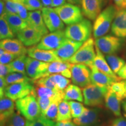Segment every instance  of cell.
Returning <instances> with one entry per match:
<instances>
[{
  "mask_svg": "<svg viewBox=\"0 0 126 126\" xmlns=\"http://www.w3.org/2000/svg\"><path fill=\"white\" fill-rule=\"evenodd\" d=\"M118 8L115 5H110L103 9L94 20L93 34L94 39L106 35L112 25Z\"/></svg>",
  "mask_w": 126,
  "mask_h": 126,
  "instance_id": "1",
  "label": "cell"
},
{
  "mask_svg": "<svg viewBox=\"0 0 126 126\" xmlns=\"http://www.w3.org/2000/svg\"><path fill=\"white\" fill-rule=\"evenodd\" d=\"M93 26L90 20L83 19L78 22L68 25L64 33L66 38L83 43L91 38Z\"/></svg>",
  "mask_w": 126,
  "mask_h": 126,
  "instance_id": "2",
  "label": "cell"
},
{
  "mask_svg": "<svg viewBox=\"0 0 126 126\" xmlns=\"http://www.w3.org/2000/svg\"><path fill=\"white\" fill-rule=\"evenodd\" d=\"M109 87H102L91 83L83 88V103L92 108H103L105 97Z\"/></svg>",
  "mask_w": 126,
  "mask_h": 126,
  "instance_id": "3",
  "label": "cell"
},
{
  "mask_svg": "<svg viewBox=\"0 0 126 126\" xmlns=\"http://www.w3.org/2000/svg\"><path fill=\"white\" fill-rule=\"evenodd\" d=\"M15 106L27 120H34L42 115L37 99L32 94L16 100Z\"/></svg>",
  "mask_w": 126,
  "mask_h": 126,
  "instance_id": "4",
  "label": "cell"
},
{
  "mask_svg": "<svg viewBox=\"0 0 126 126\" xmlns=\"http://www.w3.org/2000/svg\"><path fill=\"white\" fill-rule=\"evenodd\" d=\"M96 56L94 42L89 38L83 42L76 53L67 61L71 64H83L89 67L93 65V61Z\"/></svg>",
  "mask_w": 126,
  "mask_h": 126,
  "instance_id": "5",
  "label": "cell"
},
{
  "mask_svg": "<svg viewBox=\"0 0 126 126\" xmlns=\"http://www.w3.org/2000/svg\"><path fill=\"white\" fill-rule=\"evenodd\" d=\"M125 43L124 39L114 35H105L96 39L94 44L103 54H113L122 49Z\"/></svg>",
  "mask_w": 126,
  "mask_h": 126,
  "instance_id": "6",
  "label": "cell"
},
{
  "mask_svg": "<svg viewBox=\"0 0 126 126\" xmlns=\"http://www.w3.org/2000/svg\"><path fill=\"white\" fill-rule=\"evenodd\" d=\"M54 9L64 24L69 25L78 22L83 19L81 9L78 5L65 3Z\"/></svg>",
  "mask_w": 126,
  "mask_h": 126,
  "instance_id": "7",
  "label": "cell"
},
{
  "mask_svg": "<svg viewBox=\"0 0 126 126\" xmlns=\"http://www.w3.org/2000/svg\"><path fill=\"white\" fill-rule=\"evenodd\" d=\"M33 81L13 83L7 85L4 89L5 96L16 101L29 95L34 90Z\"/></svg>",
  "mask_w": 126,
  "mask_h": 126,
  "instance_id": "8",
  "label": "cell"
},
{
  "mask_svg": "<svg viewBox=\"0 0 126 126\" xmlns=\"http://www.w3.org/2000/svg\"><path fill=\"white\" fill-rule=\"evenodd\" d=\"M71 72V78L75 85L83 88L91 83V68L85 64H72Z\"/></svg>",
  "mask_w": 126,
  "mask_h": 126,
  "instance_id": "9",
  "label": "cell"
},
{
  "mask_svg": "<svg viewBox=\"0 0 126 126\" xmlns=\"http://www.w3.org/2000/svg\"><path fill=\"white\" fill-rule=\"evenodd\" d=\"M65 39V33L63 30L53 32L43 36L36 47L43 50H55L62 45Z\"/></svg>",
  "mask_w": 126,
  "mask_h": 126,
  "instance_id": "10",
  "label": "cell"
},
{
  "mask_svg": "<svg viewBox=\"0 0 126 126\" xmlns=\"http://www.w3.org/2000/svg\"><path fill=\"white\" fill-rule=\"evenodd\" d=\"M101 114L100 108H85L82 114L74 118L73 122L77 126H96L100 122Z\"/></svg>",
  "mask_w": 126,
  "mask_h": 126,
  "instance_id": "11",
  "label": "cell"
},
{
  "mask_svg": "<svg viewBox=\"0 0 126 126\" xmlns=\"http://www.w3.org/2000/svg\"><path fill=\"white\" fill-rule=\"evenodd\" d=\"M49 63L37 60L29 57L26 64V75L33 80L46 77Z\"/></svg>",
  "mask_w": 126,
  "mask_h": 126,
  "instance_id": "12",
  "label": "cell"
},
{
  "mask_svg": "<svg viewBox=\"0 0 126 126\" xmlns=\"http://www.w3.org/2000/svg\"><path fill=\"white\" fill-rule=\"evenodd\" d=\"M108 0H82L83 15L89 20H94L107 4Z\"/></svg>",
  "mask_w": 126,
  "mask_h": 126,
  "instance_id": "13",
  "label": "cell"
},
{
  "mask_svg": "<svg viewBox=\"0 0 126 126\" xmlns=\"http://www.w3.org/2000/svg\"><path fill=\"white\" fill-rule=\"evenodd\" d=\"M42 15L44 22L50 32L64 28V23L53 8L43 7L42 9Z\"/></svg>",
  "mask_w": 126,
  "mask_h": 126,
  "instance_id": "14",
  "label": "cell"
},
{
  "mask_svg": "<svg viewBox=\"0 0 126 126\" xmlns=\"http://www.w3.org/2000/svg\"><path fill=\"white\" fill-rule=\"evenodd\" d=\"M83 43L66 38L62 45L54 50L57 56L63 61H67L76 53Z\"/></svg>",
  "mask_w": 126,
  "mask_h": 126,
  "instance_id": "15",
  "label": "cell"
},
{
  "mask_svg": "<svg viewBox=\"0 0 126 126\" xmlns=\"http://www.w3.org/2000/svg\"><path fill=\"white\" fill-rule=\"evenodd\" d=\"M110 29L113 35L126 38V8L118 9Z\"/></svg>",
  "mask_w": 126,
  "mask_h": 126,
  "instance_id": "16",
  "label": "cell"
},
{
  "mask_svg": "<svg viewBox=\"0 0 126 126\" xmlns=\"http://www.w3.org/2000/svg\"><path fill=\"white\" fill-rule=\"evenodd\" d=\"M17 37L25 46L31 47L40 42L43 35L36 29L27 26L16 33Z\"/></svg>",
  "mask_w": 126,
  "mask_h": 126,
  "instance_id": "17",
  "label": "cell"
},
{
  "mask_svg": "<svg viewBox=\"0 0 126 126\" xmlns=\"http://www.w3.org/2000/svg\"><path fill=\"white\" fill-rule=\"evenodd\" d=\"M27 54L30 57L46 63L61 61L57 56L54 50H47L38 48L36 46L30 47L28 49Z\"/></svg>",
  "mask_w": 126,
  "mask_h": 126,
  "instance_id": "18",
  "label": "cell"
},
{
  "mask_svg": "<svg viewBox=\"0 0 126 126\" xmlns=\"http://www.w3.org/2000/svg\"><path fill=\"white\" fill-rule=\"evenodd\" d=\"M26 23L28 26L39 31L43 36L48 33V30L44 22L42 11L40 10L29 12L28 13V18Z\"/></svg>",
  "mask_w": 126,
  "mask_h": 126,
  "instance_id": "19",
  "label": "cell"
},
{
  "mask_svg": "<svg viewBox=\"0 0 126 126\" xmlns=\"http://www.w3.org/2000/svg\"><path fill=\"white\" fill-rule=\"evenodd\" d=\"M0 48L18 56L27 54L28 49L19 39H5L0 40Z\"/></svg>",
  "mask_w": 126,
  "mask_h": 126,
  "instance_id": "20",
  "label": "cell"
},
{
  "mask_svg": "<svg viewBox=\"0 0 126 126\" xmlns=\"http://www.w3.org/2000/svg\"><path fill=\"white\" fill-rule=\"evenodd\" d=\"M91 68V83L102 87H110L113 82L119 81L117 79L105 74L99 71L94 65L89 67Z\"/></svg>",
  "mask_w": 126,
  "mask_h": 126,
  "instance_id": "21",
  "label": "cell"
},
{
  "mask_svg": "<svg viewBox=\"0 0 126 126\" xmlns=\"http://www.w3.org/2000/svg\"><path fill=\"white\" fill-rule=\"evenodd\" d=\"M71 63L68 61H56L50 63L46 72V76L54 74H59L70 79L71 78Z\"/></svg>",
  "mask_w": 126,
  "mask_h": 126,
  "instance_id": "22",
  "label": "cell"
},
{
  "mask_svg": "<svg viewBox=\"0 0 126 126\" xmlns=\"http://www.w3.org/2000/svg\"><path fill=\"white\" fill-rule=\"evenodd\" d=\"M95 50L96 56L94 60V61H93V65L96 68L97 70L105 73V74L113 77V78L117 79V81H120L121 79L117 76L116 74L111 70V69L109 65L108 62H107L106 59H105V57L103 56V54L96 46Z\"/></svg>",
  "mask_w": 126,
  "mask_h": 126,
  "instance_id": "23",
  "label": "cell"
},
{
  "mask_svg": "<svg viewBox=\"0 0 126 126\" xmlns=\"http://www.w3.org/2000/svg\"><path fill=\"white\" fill-rule=\"evenodd\" d=\"M37 97H49L56 100H63L64 99V91H56L45 86L34 84V90L32 93Z\"/></svg>",
  "mask_w": 126,
  "mask_h": 126,
  "instance_id": "24",
  "label": "cell"
},
{
  "mask_svg": "<svg viewBox=\"0 0 126 126\" xmlns=\"http://www.w3.org/2000/svg\"><path fill=\"white\" fill-rule=\"evenodd\" d=\"M121 102L116 94L109 88L105 97V105L116 117H120L122 115L121 112Z\"/></svg>",
  "mask_w": 126,
  "mask_h": 126,
  "instance_id": "25",
  "label": "cell"
},
{
  "mask_svg": "<svg viewBox=\"0 0 126 126\" xmlns=\"http://www.w3.org/2000/svg\"><path fill=\"white\" fill-rule=\"evenodd\" d=\"M2 15L14 34H16L18 32L28 26L26 22L23 20L18 14L4 12Z\"/></svg>",
  "mask_w": 126,
  "mask_h": 126,
  "instance_id": "26",
  "label": "cell"
},
{
  "mask_svg": "<svg viewBox=\"0 0 126 126\" xmlns=\"http://www.w3.org/2000/svg\"><path fill=\"white\" fill-rule=\"evenodd\" d=\"M64 100H76L82 102L83 101L82 91L78 86L74 84H69L64 91Z\"/></svg>",
  "mask_w": 126,
  "mask_h": 126,
  "instance_id": "27",
  "label": "cell"
},
{
  "mask_svg": "<svg viewBox=\"0 0 126 126\" xmlns=\"http://www.w3.org/2000/svg\"><path fill=\"white\" fill-rule=\"evenodd\" d=\"M71 119V113L68 102L63 99L60 102L59 105L56 122L68 120Z\"/></svg>",
  "mask_w": 126,
  "mask_h": 126,
  "instance_id": "28",
  "label": "cell"
},
{
  "mask_svg": "<svg viewBox=\"0 0 126 126\" xmlns=\"http://www.w3.org/2000/svg\"><path fill=\"white\" fill-rule=\"evenodd\" d=\"M5 78L7 85L19 82H33L34 80L29 78L26 74L21 72H12L8 74Z\"/></svg>",
  "mask_w": 126,
  "mask_h": 126,
  "instance_id": "29",
  "label": "cell"
},
{
  "mask_svg": "<svg viewBox=\"0 0 126 126\" xmlns=\"http://www.w3.org/2000/svg\"><path fill=\"white\" fill-rule=\"evenodd\" d=\"M28 57L26 54L20 55L14 60L9 65L12 72H21L26 74V64Z\"/></svg>",
  "mask_w": 126,
  "mask_h": 126,
  "instance_id": "30",
  "label": "cell"
},
{
  "mask_svg": "<svg viewBox=\"0 0 126 126\" xmlns=\"http://www.w3.org/2000/svg\"><path fill=\"white\" fill-rule=\"evenodd\" d=\"M105 59L110 68L116 74H117V72L122 68L123 66L126 64V61L124 59L114 54L106 55Z\"/></svg>",
  "mask_w": 126,
  "mask_h": 126,
  "instance_id": "31",
  "label": "cell"
},
{
  "mask_svg": "<svg viewBox=\"0 0 126 126\" xmlns=\"http://www.w3.org/2000/svg\"><path fill=\"white\" fill-rule=\"evenodd\" d=\"M15 109V104L14 100L8 97L0 99V116L12 114Z\"/></svg>",
  "mask_w": 126,
  "mask_h": 126,
  "instance_id": "32",
  "label": "cell"
},
{
  "mask_svg": "<svg viewBox=\"0 0 126 126\" xmlns=\"http://www.w3.org/2000/svg\"><path fill=\"white\" fill-rule=\"evenodd\" d=\"M26 120L25 117L16 109L7 119L4 126H25Z\"/></svg>",
  "mask_w": 126,
  "mask_h": 126,
  "instance_id": "33",
  "label": "cell"
},
{
  "mask_svg": "<svg viewBox=\"0 0 126 126\" xmlns=\"http://www.w3.org/2000/svg\"><path fill=\"white\" fill-rule=\"evenodd\" d=\"M110 89L116 94L118 98L122 100L126 96V81H119L113 82Z\"/></svg>",
  "mask_w": 126,
  "mask_h": 126,
  "instance_id": "34",
  "label": "cell"
},
{
  "mask_svg": "<svg viewBox=\"0 0 126 126\" xmlns=\"http://www.w3.org/2000/svg\"><path fill=\"white\" fill-rule=\"evenodd\" d=\"M15 34L9 28L4 15L0 16V40L5 39L13 38Z\"/></svg>",
  "mask_w": 126,
  "mask_h": 126,
  "instance_id": "35",
  "label": "cell"
},
{
  "mask_svg": "<svg viewBox=\"0 0 126 126\" xmlns=\"http://www.w3.org/2000/svg\"><path fill=\"white\" fill-rule=\"evenodd\" d=\"M33 83L34 84L45 86V87L50 88V89H54V90L56 91H59L57 88L56 83L54 82L53 74L42 77V78H39L38 79L34 80Z\"/></svg>",
  "mask_w": 126,
  "mask_h": 126,
  "instance_id": "36",
  "label": "cell"
},
{
  "mask_svg": "<svg viewBox=\"0 0 126 126\" xmlns=\"http://www.w3.org/2000/svg\"><path fill=\"white\" fill-rule=\"evenodd\" d=\"M25 126H56V123L41 115L34 120H26Z\"/></svg>",
  "mask_w": 126,
  "mask_h": 126,
  "instance_id": "37",
  "label": "cell"
},
{
  "mask_svg": "<svg viewBox=\"0 0 126 126\" xmlns=\"http://www.w3.org/2000/svg\"><path fill=\"white\" fill-rule=\"evenodd\" d=\"M68 103L70 106L72 117L74 119L79 117L85 109V108L83 106V104L81 103L80 102L71 100V101L68 102Z\"/></svg>",
  "mask_w": 126,
  "mask_h": 126,
  "instance_id": "38",
  "label": "cell"
},
{
  "mask_svg": "<svg viewBox=\"0 0 126 126\" xmlns=\"http://www.w3.org/2000/svg\"><path fill=\"white\" fill-rule=\"evenodd\" d=\"M61 101V100H55L53 101L51 105L47 109L44 116H45L47 119L51 120L56 122L57 116L59 105Z\"/></svg>",
  "mask_w": 126,
  "mask_h": 126,
  "instance_id": "39",
  "label": "cell"
},
{
  "mask_svg": "<svg viewBox=\"0 0 126 126\" xmlns=\"http://www.w3.org/2000/svg\"><path fill=\"white\" fill-rule=\"evenodd\" d=\"M53 79L54 82L56 83L58 90L64 91L66 87L70 84L71 81L70 79L66 78L63 75L59 74H53Z\"/></svg>",
  "mask_w": 126,
  "mask_h": 126,
  "instance_id": "40",
  "label": "cell"
},
{
  "mask_svg": "<svg viewBox=\"0 0 126 126\" xmlns=\"http://www.w3.org/2000/svg\"><path fill=\"white\" fill-rule=\"evenodd\" d=\"M23 5L31 11L42 9L43 7L41 0H25Z\"/></svg>",
  "mask_w": 126,
  "mask_h": 126,
  "instance_id": "41",
  "label": "cell"
},
{
  "mask_svg": "<svg viewBox=\"0 0 126 126\" xmlns=\"http://www.w3.org/2000/svg\"><path fill=\"white\" fill-rule=\"evenodd\" d=\"M37 102H38L39 107H40V109L41 111V114L43 116H45V114L46 111L47 109L53 101L55 100L54 99L49 98V97H37ZM56 100H59V99H56Z\"/></svg>",
  "mask_w": 126,
  "mask_h": 126,
  "instance_id": "42",
  "label": "cell"
},
{
  "mask_svg": "<svg viewBox=\"0 0 126 126\" xmlns=\"http://www.w3.org/2000/svg\"><path fill=\"white\" fill-rule=\"evenodd\" d=\"M18 56V55L14 54V53L5 51L0 56V64H9Z\"/></svg>",
  "mask_w": 126,
  "mask_h": 126,
  "instance_id": "43",
  "label": "cell"
},
{
  "mask_svg": "<svg viewBox=\"0 0 126 126\" xmlns=\"http://www.w3.org/2000/svg\"><path fill=\"white\" fill-rule=\"evenodd\" d=\"M4 12L11 14H18V3H15L9 0H5Z\"/></svg>",
  "mask_w": 126,
  "mask_h": 126,
  "instance_id": "44",
  "label": "cell"
},
{
  "mask_svg": "<svg viewBox=\"0 0 126 126\" xmlns=\"http://www.w3.org/2000/svg\"><path fill=\"white\" fill-rule=\"evenodd\" d=\"M18 15L26 22L28 18V12L27 11V9L25 7V6L22 4H18Z\"/></svg>",
  "mask_w": 126,
  "mask_h": 126,
  "instance_id": "45",
  "label": "cell"
},
{
  "mask_svg": "<svg viewBox=\"0 0 126 126\" xmlns=\"http://www.w3.org/2000/svg\"><path fill=\"white\" fill-rule=\"evenodd\" d=\"M11 72H12V71L9 64H0V76L5 77Z\"/></svg>",
  "mask_w": 126,
  "mask_h": 126,
  "instance_id": "46",
  "label": "cell"
},
{
  "mask_svg": "<svg viewBox=\"0 0 126 126\" xmlns=\"http://www.w3.org/2000/svg\"><path fill=\"white\" fill-rule=\"evenodd\" d=\"M111 126H126V119L120 116L113 121Z\"/></svg>",
  "mask_w": 126,
  "mask_h": 126,
  "instance_id": "47",
  "label": "cell"
},
{
  "mask_svg": "<svg viewBox=\"0 0 126 126\" xmlns=\"http://www.w3.org/2000/svg\"><path fill=\"white\" fill-rule=\"evenodd\" d=\"M56 126H77L74 122H72L71 120H68L60 121V122H57L56 123Z\"/></svg>",
  "mask_w": 126,
  "mask_h": 126,
  "instance_id": "48",
  "label": "cell"
},
{
  "mask_svg": "<svg viewBox=\"0 0 126 126\" xmlns=\"http://www.w3.org/2000/svg\"><path fill=\"white\" fill-rule=\"evenodd\" d=\"M117 75L121 79H126V63L117 72Z\"/></svg>",
  "mask_w": 126,
  "mask_h": 126,
  "instance_id": "49",
  "label": "cell"
},
{
  "mask_svg": "<svg viewBox=\"0 0 126 126\" xmlns=\"http://www.w3.org/2000/svg\"><path fill=\"white\" fill-rule=\"evenodd\" d=\"M66 0H52L51 8H56L64 4Z\"/></svg>",
  "mask_w": 126,
  "mask_h": 126,
  "instance_id": "50",
  "label": "cell"
},
{
  "mask_svg": "<svg viewBox=\"0 0 126 126\" xmlns=\"http://www.w3.org/2000/svg\"><path fill=\"white\" fill-rule=\"evenodd\" d=\"M114 1L115 6L118 9L124 8V0H113Z\"/></svg>",
  "mask_w": 126,
  "mask_h": 126,
  "instance_id": "51",
  "label": "cell"
},
{
  "mask_svg": "<svg viewBox=\"0 0 126 126\" xmlns=\"http://www.w3.org/2000/svg\"><path fill=\"white\" fill-rule=\"evenodd\" d=\"M11 115H1L0 116V126H4L7 119Z\"/></svg>",
  "mask_w": 126,
  "mask_h": 126,
  "instance_id": "52",
  "label": "cell"
},
{
  "mask_svg": "<svg viewBox=\"0 0 126 126\" xmlns=\"http://www.w3.org/2000/svg\"><path fill=\"white\" fill-rule=\"evenodd\" d=\"M41 2L44 7L51 8L52 0H41Z\"/></svg>",
  "mask_w": 126,
  "mask_h": 126,
  "instance_id": "53",
  "label": "cell"
},
{
  "mask_svg": "<svg viewBox=\"0 0 126 126\" xmlns=\"http://www.w3.org/2000/svg\"><path fill=\"white\" fill-rule=\"evenodd\" d=\"M7 86V83L5 82V80L4 77L0 76V89L4 90L5 88Z\"/></svg>",
  "mask_w": 126,
  "mask_h": 126,
  "instance_id": "54",
  "label": "cell"
},
{
  "mask_svg": "<svg viewBox=\"0 0 126 126\" xmlns=\"http://www.w3.org/2000/svg\"><path fill=\"white\" fill-rule=\"evenodd\" d=\"M5 9V4L4 1L3 0H0V16L4 12Z\"/></svg>",
  "mask_w": 126,
  "mask_h": 126,
  "instance_id": "55",
  "label": "cell"
},
{
  "mask_svg": "<svg viewBox=\"0 0 126 126\" xmlns=\"http://www.w3.org/2000/svg\"><path fill=\"white\" fill-rule=\"evenodd\" d=\"M68 2L70 4L75 5H80L81 4L82 0H67Z\"/></svg>",
  "mask_w": 126,
  "mask_h": 126,
  "instance_id": "56",
  "label": "cell"
},
{
  "mask_svg": "<svg viewBox=\"0 0 126 126\" xmlns=\"http://www.w3.org/2000/svg\"><path fill=\"white\" fill-rule=\"evenodd\" d=\"M9 1H12V2L18 3V4H20L23 5V3H24L25 0H9Z\"/></svg>",
  "mask_w": 126,
  "mask_h": 126,
  "instance_id": "57",
  "label": "cell"
},
{
  "mask_svg": "<svg viewBox=\"0 0 126 126\" xmlns=\"http://www.w3.org/2000/svg\"><path fill=\"white\" fill-rule=\"evenodd\" d=\"M122 108L124 110V113H125V116L126 117V101H124L122 103Z\"/></svg>",
  "mask_w": 126,
  "mask_h": 126,
  "instance_id": "58",
  "label": "cell"
},
{
  "mask_svg": "<svg viewBox=\"0 0 126 126\" xmlns=\"http://www.w3.org/2000/svg\"><path fill=\"white\" fill-rule=\"evenodd\" d=\"M4 90H1V89H0V99L4 97Z\"/></svg>",
  "mask_w": 126,
  "mask_h": 126,
  "instance_id": "59",
  "label": "cell"
},
{
  "mask_svg": "<svg viewBox=\"0 0 126 126\" xmlns=\"http://www.w3.org/2000/svg\"><path fill=\"white\" fill-rule=\"evenodd\" d=\"M5 51L4 50H3V49H2V48H0V56H1V55H2Z\"/></svg>",
  "mask_w": 126,
  "mask_h": 126,
  "instance_id": "60",
  "label": "cell"
},
{
  "mask_svg": "<svg viewBox=\"0 0 126 126\" xmlns=\"http://www.w3.org/2000/svg\"><path fill=\"white\" fill-rule=\"evenodd\" d=\"M124 8H126V0H124Z\"/></svg>",
  "mask_w": 126,
  "mask_h": 126,
  "instance_id": "61",
  "label": "cell"
},
{
  "mask_svg": "<svg viewBox=\"0 0 126 126\" xmlns=\"http://www.w3.org/2000/svg\"></svg>",
  "mask_w": 126,
  "mask_h": 126,
  "instance_id": "62",
  "label": "cell"
}]
</instances>
